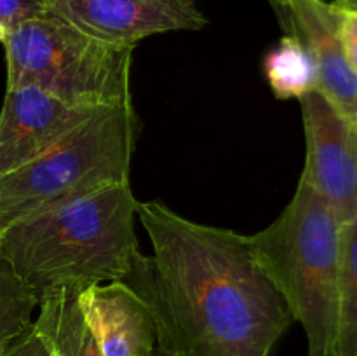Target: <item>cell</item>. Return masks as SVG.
Masks as SVG:
<instances>
[{
    "label": "cell",
    "instance_id": "11",
    "mask_svg": "<svg viewBox=\"0 0 357 356\" xmlns=\"http://www.w3.org/2000/svg\"><path fill=\"white\" fill-rule=\"evenodd\" d=\"M80 288L65 286L40 297L35 325L61 356H103L79 306Z\"/></svg>",
    "mask_w": 357,
    "mask_h": 356
},
{
    "label": "cell",
    "instance_id": "18",
    "mask_svg": "<svg viewBox=\"0 0 357 356\" xmlns=\"http://www.w3.org/2000/svg\"><path fill=\"white\" fill-rule=\"evenodd\" d=\"M337 3L338 7H345V9H357V0H331Z\"/></svg>",
    "mask_w": 357,
    "mask_h": 356
},
{
    "label": "cell",
    "instance_id": "20",
    "mask_svg": "<svg viewBox=\"0 0 357 356\" xmlns=\"http://www.w3.org/2000/svg\"><path fill=\"white\" fill-rule=\"evenodd\" d=\"M152 356H169L167 355V353H164L162 349H159V348H155V351L152 353Z\"/></svg>",
    "mask_w": 357,
    "mask_h": 356
},
{
    "label": "cell",
    "instance_id": "12",
    "mask_svg": "<svg viewBox=\"0 0 357 356\" xmlns=\"http://www.w3.org/2000/svg\"><path fill=\"white\" fill-rule=\"evenodd\" d=\"M264 72L272 93L279 100H300L317 91V70L309 52L291 35H282L279 44L264 59Z\"/></svg>",
    "mask_w": 357,
    "mask_h": 356
},
{
    "label": "cell",
    "instance_id": "6",
    "mask_svg": "<svg viewBox=\"0 0 357 356\" xmlns=\"http://www.w3.org/2000/svg\"><path fill=\"white\" fill-rule=\"evenodd\" d=\"M298 101L307 149L300 178L345 225L357 216V128L319 91Z\"/></svg>",
    "mask_w": 357,
    "mask_h": 356
},
{
    "label": "cell",
    "instance_id": "19",
    "mask_svg": "<svg viewBox=\"0 0 357 356\" xmlns=\"http://www.w3.org/2000/svg\"><path fill=\"white\" fill-rule=\"evenodd\" d=\"M6 34H7V30L3 28V24L0 23V44H3V40H6Z\"/></svg>",
    "mask_w": 357,
    "mask_h": 356
},
{
    "label": "cell",
    "instance_id": "3",
    "mask_svg": "<svg viewBox=\"0 0 357 356\" xmlns=\"http://www.w3.org/2000/svg\"><path fill=\"white\" fill-rule=\"evenodd\" d=\"M342 223L303 178L281 215L250 237L255 258L307 337V356H338Z\"/></svg>",
    "mask_w": 357,
    "mask_h": 356
},
{
    "label": "cell",
    "instance_id": "10",
    "mask_svg": "<svg viewBox=\"0 0 357 356\" xmlns=\"http://www.w3.org/2000/svg\"><path fill=\"white\" fill-rule=\"evenodd\" d=\"M79 306L103 356H152L157 334L142 297L126 281L80 290Z\"/></svg>",
    "mask_w": 357,
    "mask_h": 356
},
{
    "label": "cell",
    "instance_id": "16",
    "mask_svg": "<svg viewBox=\"0 0 357 356\" xmlns=\"http://www.w3.org/2000/svg\"><path fill=\"white\" fill-rule=\"evenodd\" d=\"M45 14L44 0H0V23L6 30Z\"/></svg>",
    "mask_w": 357,
    "mask_h": 356
},
{
    "label": "cell",
    "instance_id": "1",
    "mask_svg": "<svg viewBox=\"0 0 357 356\" xmlns=\"http://www.w3.org/2000/svg\"><path fill=\"white\" fill-rule=\"evenodd\" d=\"M152 244L124 279L146 304L169 356H271L295 323L255 258L250 237L194 222L160 201L139 202Z\"/></svg>",
    "mask_w": 357,
    "mask_h": 356
},
{
    "label": "cell",
    "instance_id": "8",
    "mask_svg": "<svg viewBox=\"0 0 357 356\" xmlns=\"http://www.w3.org/2000/svg\"><path fill=\"white\" fill-rule=\"evenodd\" d=\"M101 112L70 105L35 86L6 87L0 110V177L47 154Z\"/></svg>",
    "mask_w": 357,
    "mask_h": 356
},
{
    "label": "cell",
    "instance_id": "14",
    "mask_svg": "<svg viewBox=\"0 0 357 356\" xmlns=\"http://www.w3.org/2000/svg\"><path fill=\"white\" fill-rule=\"evenodd\" d=\"M338 356H357V216L342 227Z\"/></svg>",
    "mask_w": 357,
    "mask_h": 356
},
{
    "label": "cell",
    "instance_id": "9",
    "mask_svg": "<svg viewBox=\"0 0 357 356\" xmlns=\"http://www.w3.org/2000/svg\"><path fill=\"white\" fill-rule=\"evenodd\" d=\"M284 35L303 45L317 70V91L357 128V73L345 59L342 9L330 0H268Z\"/></svg>",
    "mask_w": 357,
    "mask_h": 356
},
{
    "label": "cell",
    "instance_id": "13",
    "mask_svg": "<svg viewBox=\"0 0 357 356\" xmlns=\"http://www.w3.org/2000/svg\"><path fill=\"white\" fill-rule=\"evenodd\" d=\"M40 297L0 253V356L31 323Z\"/></svg>",
    "mask_w": 357,
    "mask_h": 356
},
{
    "label": "cell",
    "instance_id": "7",
    "mask_svg": "<svg viewBox=\"0 0 357 356\" xmlns=\"http://www.w3.org/2000/svg\"><path fill=\"white\" fill-rule=\"evenodd\" d=\"M47 14L105 42L138 45L169 31H197L208 24L194 0H44Z\"/></svg>",
    "mask_w": 357,
    "mask_h": 356
},
{
    "label": "cell",
    "instance_id": "5",
    "mask_svg": "<svg viewBox=\"0 0 357 356\" xmlns=\"http://www.w3.org/2000/svg\"><path fill=\"white\" fill-rule=\"evenodd\" d=\"M138 133L135 103L105 110L47 154L0 177V234L38 212L128 184Z\"/></svg>",
    "mask_w": 357,
    "mask_h": 356
},
{
    "label": "cell",
    "instance_id": "2",
    "mask_svg": "<svg viewBox=\"0 0 357 356\" xmlns=\"http://www.w3.org/2000/svg\"><path fill=\"white\" fill-rule=\"evenodd\" d=\"M138 206L129 181L107 187L13 223L0 234V253L38 297L124 281L142 251Z\"/></svg>",
    "mask_w": 357,
    "mask_h": 356
},
{
    "label": "cell",
    "instance_id": "15",
    "mask_svg": "<svg viewBox=\"0 0 357 356\" xmlns=\"http://www.w3.org/2000/svg\"><path fill=\"white\" fill-rule=\"evenodd\" d=\"M3 356H61L51 339L33 323L10 342Z\"/></svg>",
    "mask_w": 357,
    "mask_h": 356
},
{
    "label": "cell",
    "instance_id": "4",
    "mask_svg": "<svg viewBox=\"0 0 357 356\" xmlns=\"http://www.w3.org/2000/svg\"><path fill=\"white\" fill-rule=\"evenodd\" d=\"M3 47L7 87L35 86L94 110L132 105L135 45L105 42L45 14L7 30Z\"/></svg>",
    "mask_w": 357,
    "mask_h": 356
},
{
    "label": "cell",
    "instance_id": "17",
    "mask_svg": "<svg viewBox=\"0 0 357 356\" xmlns=\"http://www.w3.org/2000/svg\"><path fill=\"white\" fill-rule=\"evenodd\" d=\"M340 9L342 47L349 66L357 73V9H345V7Z\"/></svg>",
    "mask_w": 357,
    "mask_h": 356
}]
</instances>
